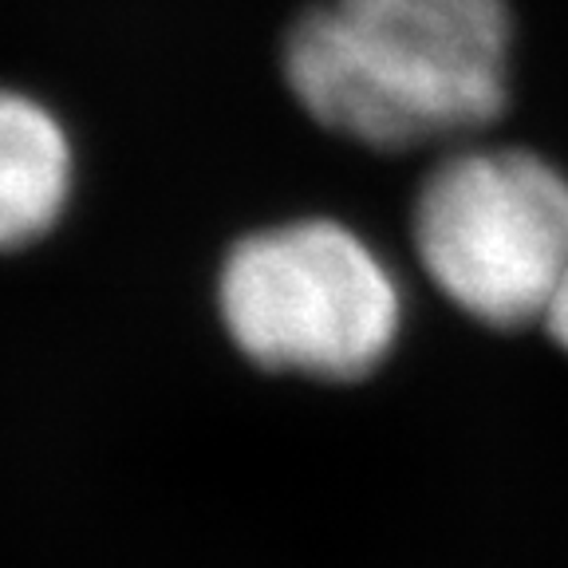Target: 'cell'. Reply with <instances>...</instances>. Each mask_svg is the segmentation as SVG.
Listing matches in <instances>:
<instances>
[{"label":"cell","mask_w":568,"mask_h":568,"mask_svg":"<svg viewBox=\"0 0 568 568\" xmlns=\"http://www.w3.org/2000/svg\"><path fill=\"white\" fill-rule=\"evenodd\" d=\"M506 0H328L284 40V80L316 123L407 151L506 106Z\"/></svg>","instance_id":"obj_1"},{"label":"cell","mask_w":568,"mask_h":568,"mask_svg":"<svg viewBox=\"0 0 568 568\" xmlns=\"http://www.w3.org/2000/svg\"><path fill=\"white\" fill-rule=\"evenodd\" d=\"M217 301L233 344L253 364L336 383L375 372L403 320L399 284L379 253L328 217L237 241Z\"/></svg>","instance_id":"obj_2"},{"label":"cell","mask_w":568,"mask_h":568,"mask_svg":"<svg viewBox=\"0 0 568 568\" xmlns=\"http://www.w3.org/2000/svg\"><path fill=\"white\" fill-rule=\"evenodd\" d=\"M415 248L466 316L537 324L568 273V178L514 146L454 154L418 190Z\"/></svg>","instance_id":"obj_3"},{"label":"cell","mask_w":568,"mask_h":568,"mask_svg":"<svg viewBox=\"0 0 568 568\" xmlns=\"http://www.w3.org/2000/svg\"><path fill=\"white\" fill-rule=\"evenodd\" d=\"M71 197V142L44 103L0 91V253L44 237Z\"/></svg>","instance_id":"obj_4"},{"label":"cell","mask_w":568,"mask_h":568,"mask_svg":"<svg viewBox=\"0 0 568 568\" xmlns=\"http://www.w3.org/2000/svg\"><path fill=\"white\" fill-rule=\"evenodd\" d=\"M545 328H549V336L568 352V273H565V281H560L557 296H552L549 312H545Z\"/></svg>","instance_id":"obj_5"}]
</instances>
